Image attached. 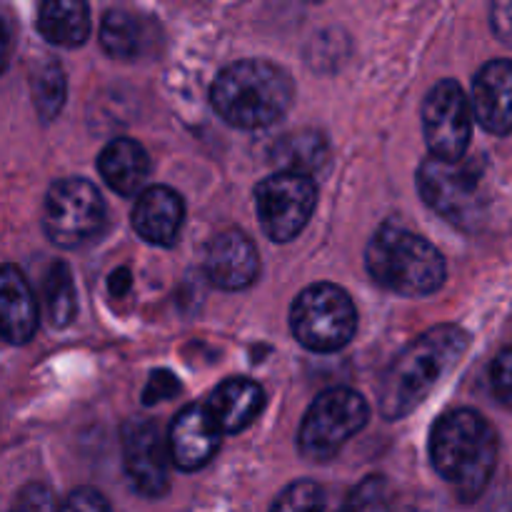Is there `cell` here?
<instances>
[{"label": "cell", "mask_w": 512, "mask_h": 512, "mask_svg": "<svg viewBox=\"0 0 512 512\" xmlns=\"http://www.w3.org/2000/svg\"><path fill=\"white\" fill-rule=\"evenodd\" d=\"M470 335L460 325H435L405 345L385 370L380 383V415L385 420L408 418L440 380L465 358Z\"/></svg>", "instance_id": "obj_1"}, {"label": "cell", "mask_w": 512, "mask_h": 512, "mask_svg": "<svg viewBox=\"0 0 512 512\" xmlns=\"http://www.w3.org/2000/svg\"><path fill=\"white\" fill-rule=\"evenodd\" d=\"M430 460L463 503H473L488 488L498 463L495 428L475 410H453L433 425Z\"/></svg>", "instance_id": "obj_2"}, {"label": "cell", "mask_w": 512, "mask_h": 512, "mask_svg": "<svg viewBox=\"0 0 512 512\" xmlns=\"http://www.w3.org/2000/svg\"><path fill=\"white\" fill-rule=\"evenodd\" d=\"M295 85L288 70L270 60L248 58L220 70L210 90L215 113L233 128L258 130L278 123L293 105Z\"/></svg>", "instance_id": "obj_3"}, {"label": "cell", "mask_w": 512, "mask_h": 512, "mask_svg": "<svg viewBox=\"0 0 512 512\" xmlns=\"http://www.w3.org/2000/svg\"><path fill=\"white\" fill-rule=\"evenodd\" d=\"M365 268L380 288L405 298L433 295L445 283V258L430 240L400 225H383L365 250Z\"/></svg>", "instance_id": "obj_4"}, {"label": "cell", "mask_w": 512, "mask_h": 512, "mask_svg": "<svg viewBox=\"0 0 512 512\" xmlns=\"http://www.w3.org/2000/svg\"><path fill=\"white\" fill-rule=\"evenodd\" d=\"M295 340L313 353H335L353 340L358 310L353 298L333 283H315L290 308Z\"/></svg>", "instance_id": "obj_5"}, {"label": "cell", "mask_w": 512, "mask_h": 512, "mask_svg": "<svg viewBox=\"0 0 512 512\" xmlns=\"http://www.w3.org/2000/svg\"><path fill=\"white\" fill-rule=\"evenodd\" d=\"M368 400L350 388L323 390L305 413L298 448L308 460H330L368 425Z\"/></svg>", "instance_id": "obj_6"}, {"label": "cell", "mask_w": 512, "mask_h": 512, "mask_svg": "<svg viewBox=\"0 0 512 512\" xmlns=\"http://www.w3.org/2000/svg\"><path fill=\"white\" fill-rule=\"evenodd\" d=\"M105 200L85 178H63L50 185L43 203V230L58 248H80L100 233Z\"/></svg>", "instance_id": "obj_7"}, {"label": "cell", "mask_w": 512, "mask_h": 512, "mask_svg": "<svg viewBox=\"0 0 512 512\" xmlns=\"http://www.w3.org/2000/svg\"><path fill=\"white\" fill-rule=\"evenodd\" d=\"M318 205V185L313 175L280 170L255 188V208L263 233L273 243H290L308 225Z\"/></svg>", "instance_id": "obj_8"}, {"label": "cell", "mask_w": 512, "mask_h": 512, "mask_svg": "<svg viewBox=\"0 0 512 512\" xmlns=\"http://www.w3.org/2000/svg\"><path fill=\"white\" fill-rule=\"evenodd\" d=\"M480 168L470 160H443L430 158L423 160L418 170V190L420 198L428 208L443 215L458 228H470V218L478 213V193H480Z\"/></svg>", "instance_id": "obj_9"}, {"label": "cell", "mask_w": 512, "mask_h": 512, "mask_svg": "<svg viewBox=\"0 0 512 512\" xmlns=\"http://www.w3.org/2000/svg\"><path fill=\"white\" fill-rule=\"evenodd\" d=\"M473 100L455 80H440L423 100V135L430 155L463 160L473 138Z\"/></svg>", "instance_id": "obj_10"}, {"label": "cell", "mask_w": 512, "mask_h": 512, "mask_svg": "<svg viewBox=\"0 0 512 512\" xmlns=\"http://www.w3.org/2000/svg\"><path fill=\"white\" fill-rule=\"evenodd\" d=\"M123 468L130 485L145 498H160L170 485V445L153 420L133 418L123 425Z\"/></svg>", "instance_id": "obj_11"}, {"label": "cell", "mask_w": 512, "mask_h": 512, "mask_svg": "<svg viewBox=\"0 0 512 512\" xmlns=\"http://www.w3.org/2000/svg\"><path fill=\"white\" fill-rule=\"evenodd\" d=\"M220 435H223V430L218 428L215 418L210 415L208 405L193 403L180 410L168 433L175 468H180L183 473L205 468L213 460V455L218 453Z\"/></svg>", "instance_id": "obj_12"}, {"label": "cell", "mask_w": 512, "mask_h": 512, "mask_svg": "<svg viewBox=\"0 0 512 512\" xmlns=\"http://www.w3.org/2000/svg\"><path fill=\"white\" fill-rule=\"evenodd\" d=\"M205 270L213 285L223 290H245L258 280L260 255L253 240L240 230L215 235L205 255Z\"/></svg>", "instance_id": "obj_13"}, {"label": "cell", "mask_w": 512, "mask_h": 512, "mask_svg": "<svg viewBox=\"0 0 512 512\" xmlns=\"http://www.w3.org/2000/svg\"><path fill=\"white\" fill-rule=\"evenodd\" d=\"M475 120L493 135L512 133V60H490L473 80Z\"/></svg>", "instance_id": "obj_14"}, {"label": "cell", "mask_w": 512, "mask_h": 512, "mask_svg": "<svg viewBox=\"0 0 512 512\" xmlns=\"http://www.w3.org/2000/svg\"><path fill=\"white\" fill-rule=\"evenodd\" d=\"M185 220V205L173 188L150 185L138 195L133 208V230L150 245L170 248L178 243Z\"/></svg>", "instance_id": "obj_15"}, {"label": "cell", "mask_w": 512, "mask_h": 512, "mask_svg": "<svg viewBox=\"0 0 512 512\" xmlns=\"http://www.w3.org/2000/svg\"><path fill=\"white\" fill-rule=\"evenodd\" d=\"M0 330L10 345L28 343L38 330V303L15 265H5L0 273Z\"/></svg>", "instance_id": "obj_16"}, {"label": "cell", "mask_w": 512, "mask_h": 512, "mask_svg": "<svg viewBox=\"0 0 512 512\" xmlns=\"http://www.w3.org/2000/svg\"><path fill=\"white\" fill-rule=\"evenodd\" d=\"M205 405L223 435H233L258 420L265 408V393L253 380L230 378L213 390Z\"/></svg>", "instance_id": "obj_17"}, {"label": "cell", "mask_w": 512, "mask_h": 512, "mask_svg": "<svg viewBox=\"0 0 512 512\" xmlns=\"http://www.w3.org/2000/svg\"><path fill=\"white\" fill-rule=\"evenodd\" d=\"M98 170L110 190L118 195H138L150 175V158L135 140L115 138L98 155Z\"/></svg>", "instance_id": "obj_18"}, {"label": "cell", "mask_w": 512, "mask_h": 512, "mask_svg": "<svg viewBox=\"0 0 512 512\" xmlns=\"http://www.w3.org/2000/svg\"><path fill=\"white\" fill-rule=\"evenodd\" d=\"M38 30L50 45L78 48L90 35L88 0H38Z\"/></svg>", "instance_id": "obj_19"}, {"label": "cell", "mask_w": 512, "mask_h": 512, "mask_svg": "<svg viewBox=\"0 0 512 512\" xmlns=\"http://www.w3.org/2000/svg\"><path fill=\"white\" fill-rule=\"evenodd\" d=\"M145 25L135 15L110 10L100 23V45L110 58L133 60L145 50Z\"/></svg>", "instance_id": "obj_20"}, {"label": "cell", "mask_w": 512, "mask_h": 512, "mask_svg": "<svg viewBox=\"0 0 512 512\" xmlns=\"http://www.w3.org/2000/svg\"><path fill=\"white\" fill-rule=\"evenodd\" d=\"M45 308H48V318L55 328H68L78 313V295H75L73 273L63 260H55L50 265L48 275H45Z\"/></svg>", "instance_id": "obj_21"}, {"label": "cell", "mask_w": 512, "mask_h": 512, "mask_svg": "<svg viewBox=\"0 0 512 512\" xmlns=\"http://www.w3.org/2000/svg\"><path fill=\"white\" fill-rule=\"evenodd\" d=\"M328 158V145L318 133H290L283 143L275 145V160L283 170L313 175Z\"/></svg>", "instance_id": "obj_22"}, {"label": "cell", "mask_w": 512, "mask_h": 512, "mask_svg": "<svg viewBox=\"0 0 512 512\" xmlns=\"http://www.w3.org/2000/svg\"><path fill=\"white\" fill-rule=\"evenodd\" d=\"M30 90H33L35 110L43 120H53L65 105V73L63 65L55 60L40 65L30 78Z\"/></svg>", "instance_id": "obj_23"}, {"label": "cell", "mask_w": 512, "mask_h": 512, "mask_svg": "<svg viewBox=\"0 0 512 512\" xmlns=\"http://www.w3.org/2000/svg\"><path fill=\"white\" fill-rule=\"evenodd\" d=\"M323 490L313 480H295L275 500L270 512H323Z\"/></svg>", "instance_id": "obj_24"}, {"label": "cell", "mask_w": 512, "mask_h": 512, "mask_svg": "<svg viewBox=\"0 0 512 512\" xmlns=\"http://www.w3.org/2000/svg\"><path fill=\"white\" fill-rule=\"evenodd\" d=\"M343 512H390L388 480L370 475L350 493Z\"/></svg>", "instance_id": "obj_25"}, {"label": "cell", "mask_w": 512, "mask_h": 512, "mask_svg": "<svg viewBox=\"0 0 512 512\" xmlns=\"http://www.w3.org/2000/svg\"><path fill=\"white\" fill-rule=\"evenodd\" d=\"M10 512H60L48 485L30 483L15 495Z\"/></svg>", "instance_id": "obj_26"}, {"label": "cell", "mask_w": 512, "mask_h": 512, "mask_svg": "<svg viewBox=\"0 0 512 512\" xmlns=\"http://www.w3.org/2000/svg\"><path fill=\"white\" fill-rule=\"evenodd\" d=\"M490 385H493L495 398L503 405L512 408V348H505L490 368Z\"/></svg>", "instance_id": "obj_27"}, {"label": "cell", "mask_w": 512, "mask_h": 512, "mask_svg": "<svg viewBox=\"0 0 512 512\" xmlns=\"http://www.w3.org/2000/svg\"><path fill=\"white\" fill-rule=\"evenodd\" d=\"M180 393V383L173 373L168 370H158V373L150 375L148 388L143 393V403L145 405H155L160 400H170Z\"/></svg>", "instance_id": "obj_28"}, {"label": "cell", "mask_w": 512, "mask_h": 512, "mask_svg": "<svg viewBox=\"0 0 512 512\" xmlns=\"http://www.w3.org/2000/svg\"><path fill=\"white\" fill-rule=\"evenodd\" d=\"M60 512H110V505L98 490L80 488L73 490V493L63 500Z\"/></svg>", "instance_id": "obj_29"}, {"label": "cell", "mask_w": 512, "mask_h": 512, "mask_svg": "<svg viewBox=\"0 0 512 512\" xmlns=\"http://www.w3.org/2000/svg\"><path fill=\"white\" fill-rule=\"evenodd\" d=\"M490 25L503 43L512 45V0H493L490 5Z\"/></svg>", "instance_id": "obj_30"}, {"label": "cell", "mask_w": 512, "mask_h": 512, "mask_svg": "<svg viewBox=\"0 0 512 512\" xmlns=\"http://www.w3.org/2000/svg\"><path fill=\"white\" fill-rule=\"evenodd\" d=\"M130 285H133V278H130V270L128 268L113 270V275H110V278H108L110 293L118 295V298H123V295L128 293Z\"/></svg>", "instance_id": "obj_31"}, {"label": "cell", "mask_w": 512, "mask_h": 512, "mask_svg": "<svg viewBox=\"0 0 512 512\" xmlns=\"http://www.w3.org/2000/svg\"><path fill=\"white\" fill-rule=\"evenodd\" d=\"M305 3H323V0H305Z\"/></svg>", "instance_id": "obj_32"}]
</instances>
